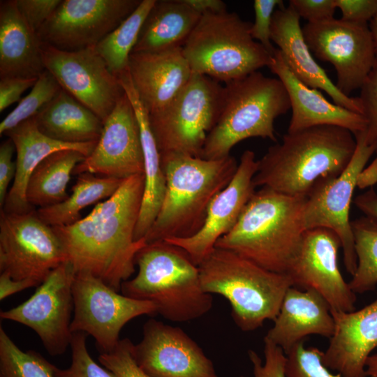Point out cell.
Here are the masks:
<instances>
[{"instance_id":"1","label":"cell","mask_w":377,"mask_h":377,"mask_svg":"<svg viewBox=\"0 0 377 377\" xmlns=\"http://www.w3.org/2000/svg\"><path fill=\"white\" fill-rule=\"evenodd\" d=\"M144 189V175L132 176L85 217L52 227L76 273H89L120 291L135 271L138 252L147 244L145 239H135Z\"/></svg>"},{"instance_id":"2","label":"cell","mask_w":377,"mask_h":377,"mask_svg":"<svg viewBox=\"0 0 377 377\" xmlns=\"http://www.w3.org/2000/svg\"><path fill=\"white\" fill-rule=\"evenodd\" d=\"M356 147L353 133L336 126L287 132L258 160L253 185L306 198L320 180L338 177L346 169Z\"/></svg>"},{"instance_id":"3","label":"cell","mask_w":377,"mask_h":377,"mask_svg":"<svg viewBox=\"0 0 377 377\" xmlns=\"http://www.w3.org/2000/svg\"><path fill=\"white\" fill-rule=\"evenodd\" d=\"M161 163L166 188L147 244L187 238L203 226L209 206L230 182L237 169L235 157L207 160L179 152H163Z\"/></svg>"},{"instance_id":"4","label":"cell","mask_w":377,"mask_h":377,"mask_svg":"<svg viewBox=\"0 0 377 377\" xmlns=\"http://www.w3.org/2000/svg\"><path fill=\"white\" fill-rule=\"evenodd\" d=\"M306 199L261 187L215 247L232 251L271 272L287 274L305 231Z\"/></svg>"},{"instance_id":"5","label":"cell","mask_w":377,"mask_h":377,"mask_svg":"<svg viewBox=\"0 0 377 377\" xmlns=\"http://www.w3.org/2000/svg\"><path fill=\"white\" fill-rule=\"evenodd\" d=\"M135 261L138 273L122 283L121 294L153 303L172 322L191 321L212 309L213 297L201 286L198 267L181 247L165 240L147 244Z\"/></svg>"},{"instance_id":"6","label":"cell","mask_w":377,"mask_h":377,"mask_svg":"<svg viewBox=\"0 0 377 377\" xmlns=\"http://www.w3.org/2000/svg\"><path fill=\"white\" fill-rule=\"evenodd\" d=\"M203 290L230 303L235 325L244 332L274 320L287 290L293 286L286 274L267 270L240 255L215 247L199 264Z\"/></svg>"},{"instance_id":"7","label":"cell","mask_w":377,"mask_h":377,"mask_svg":"<svg viewBox=\"0 0 377 377\" xmlns=\"http://www.w3.org/2000/svg\"><path fill=\"white\" fill-rule=\"evenodd\" d=\"M223 87L221 112L207 137L201 158L227 157L235 145L250 138L276 142L274 121L290 109L281 81L256 71Z\"/></svg>"},{"instance_id":"8","label":"cell","mask_w":377,"mask_h":377,"mask_svg":"<svg viewBox=\"0 0 377 377\" xmlns=\"http://www.w3.org/2000/svg\"><path fill=\"white\" fill-rule=\"evenodd\" d=\"M251 24L228 10L202 14L182 46L192 73L226 83L268 66L272 55L251 37Z\"/></svg>"},{"instance_id":"9","label":"cell","mask_w":377,"mask_h":377,"mask_svg":"<svg viewBox=\"0 0 377 377\" xmlns=\"http://www.w3.org/2000/svg\"><path fill=\"white\" fill-rule=\"evenodd\" d=\"M224 87L205 75L193 73L179 94L163 108L149 114L160 153L202 156L208 134L223 106Z\"/></svg>"},{"instance_id":"10","label":"cell","mask_w":377,"mask_h":377,"mask_svg":"<svg viewBox=\"0 0 377 377\" xmlns=\"http://www.w3.org/2000/svg\"><path fill=\"white\" fill-rule=\"evenodd\" d=\"M68 258L52 227L36 210L0 214V271L39 286Z\"/></svg>"},{"instance_id":"11","label":"cell","mask_w":377,"mask_h":377,"mask_svg":"<svg viewBox=\"0 0 377 377\" xmlns=\"http://www.w3.org/2000/svg\"><path fill=\"white\" fill-rule=\"evenodd\" d=\"M73 295L71 332L93 337L101 353L117 346L120 332L128 322L142 315L157 313L153 303L119 294L87 272L76 273Z\"/></svg>"},{"instance_id":"12","label":"cell","mask_w":377,"mask_h":377,"mask_svg":"<svg viewBox=\"0 0 377 377\" xmlns=\"http://www.w3.org/2000/svg\"><path fill=\"white\" fill-rule=\"evenodd\" d=\"M355 137L357 147L348 166L338 177L320 180L306 197L303 211L305 230L325 228L337 235L345 267L351 276L357 269V256L350 209L358 175L375 153L377 145H367L362 133Z\"/></svg>"},{"instance_id":"13","label":"cell","mask_w":377,"mask_h":377,"mask_svg":"<svg viewBox=\"0 0 377 377\" xmlns=\"http://www.w3.org/2000/svg\"><path fill=\"white\" fill-rule=\"evenodd\" d=\"M305 41L318 59L330 62L337 72V87L349 96L360 89L376 61L377 50L368 24L341 19L307 22Z\"/></svg>"},{"instance_id":"14","label":"cell","mask_w":377,"mask_h":377,"mask_svg":"<svg viewBox=\"0 0 377 377\" xmlns=\"http://www.w3.org/2000/svg\"><path fill=\"white\" fill-rule=\"evenodd\" d=\"M76 272L68 260L49 274L26 301L0 317L32 329L52 356L60 355L71 344V316L74 310L73 283Z\"/></svg>"},{"instance_id":"15","label":"cell","mask_w":377,"mask_h":377,"mask_svg":"<svg viewBox=\"0 0 377 377\" xmlns=\"http://www.w3.org/2000/svg\"><path fill=\"white\" fill-rule=\"evenodd\" d=\"M41 52L60 87L104 123L125 92L95 47L67 51L42 43Z\"/></svg>"},{"instance_id":"16","label":"cell","mask_w":377,"mask_h":377,"mask_svg":"<svg viewBox=\"0 0 377 377\" xmlns=\"http://www.w3.org/2000/svg\"><path fill=\"white\" fill-rule=\"evenodd\" d=\"M142 0H62L38 31L43 43L74 51L95 47L138 6Z\"/></svg>"},{"instance_id":"17","label":"cell","mask_w":377,"mask_h":377,"mask_svg":"<svg viewBox=\"0 0 377 377\" xmlns=\"http://www.w3.org/2000/svg\"><path fill=\"white\" fill-rule=\"evenodd\" d=\"M341 247L340 239L333 231L325 228L306 230L287 274L293 286L320 295L331 311L349 312L355 310L356 294L339 268Z\"/></svg>"},{"instance_id":"18","label":"cell","mask_w":377,"mask_h":377,"mask_svg":"<svg viewBox=\"0 0 377 377\" xmlns=\"http://www.w3.org/2000/svg\"><path fill=\"white\" fill-rule=\"evenodd\" d=\"M137 365L150 377H219L212 360L182 329L154 318L132 344Z\"/></svg>"},{"instance_id":"19","label":"cell","mask_w":377,"mask_h":377,"mask_svg":"<svg viewBox=\"0 0 377 377\" xmlns=\"http://www.w3.org/2000/svg\"><path fill=\"white\" fill-rule=\"evenodd\" d=\"M84 172L123 180L144 175L139 124L126 93L103 123L94 149L75 167L73 174Z\"/></svg>"},{"instance_id":"20","label":"cell","mask_w":377,"mask_h":377,"mask_svg":"<svg viewBox=\"0 0 377 377\" xmlns=\"http://www.w3.org/2000/svg\"><path fill=\"white\" fill-rule=\"evenodd\" d=\"M257 168L255 153L244 151L232 180L210 203L202 228L190 237L165 241L183 249L198 266L215 248L216 242L237 223L256 191L253 179Z\"/></svg>"},{"instance_id":"21","label":"cell","mask_w":377,"mask_h":377,"mask_svg":"<svg viewBox=\"0 0 377 377\" xmlns=\"http://www.w3.org/2000/svg\"><path fill=\"white\" fill-rule=\"evenodd\" d=\"M334 329L323 362L341 377H368L366 363L377 348V298L357 311H331Z\"/></svg>"},{"instance_id":"22","label":"cell","mask_w":377,"mask_h":377,"mask_svg":"<svg viewBox=\"0 0 377 377\" xmlns=\"http://www.w3.org/2000/svg\"><path fill=\"white\" fill-rule=\"evenodd\" d=\"M300 20V17L289 4L278 7L272 17L271 40L290 71L306 85L326 92L333 103L363 114L359 97H350L341 91L316 61L305 41Z\"/></svg>"},{"instance_id":"23","label":"cell","mask_w":377,"mask_h":377,"mask_svg":"<svg viewBox=\"0 0 377 377\" xmlns=\"http://www.w3.org/2000/svg\"><path fill=\"white\" fill-rule=\"evenodd\" d=\"M267 67L281 81L289 97L292 115L287 132L324 125L346 128L355 136L366 131L367 123L363 114L330 102L318 89L300 81L278 48Z\"/></svg>"},{"instance_id":"24","label":"cell","mask_w":377,"mask_h":377,"mask_svg":"<svg viewBox=\"0 0 377 377\" xmlns=\"http://www.w3.org/2000/svg\"><path fill=\"white\" fill-rule=\"evenodd\" d=\"M128 71L134 88L149 114L166 106L186 86L193 74L182 47L132 52Z\"/></svg>"},{"instance_id":"25","label":"cell","mask_w":377,"mask_h":377,"mask_svg":"<svg viewBox=\"0 0 377 377\" xmlns=\"http://www.w3.org/2000/svg\"><path fill=\"white\" fill-rule=\"evenodd\" d=\"M334 329L331 309L313 290L290 287L283 299L273 326L264 339L280 347L286 355L310 335L330 338Z\"/></svg>"},{"instance_id":"26","label":"cell","mask_w":377,"mask_h":377,"mask_svg":"<svg viewBox=\"0 0 377 377\" xmlns=\"http://www.w3.org/2000/svg\"><path fill=\"white\" fill-rule=\"evenodd\" d=\"M4 135L10 138L17 154L16 172L1 209L8 213H25L34 210L27 199V186L35 168L51 154L64 149L76 150L89 156L97 142L71 144L53 140L38 129L34 117L27 119Z\"/></svg>"},{"instance_id":"27","label":"cell","mask_w":377,"mask_h":377,"mask_svg":"<svg viewBox=\"0 0 377 377\" xmlns=\"http://www.w3.org/2000/svg\"><path fill=\"white\" fill-rule=\"evenodd\" d=\"M38 34L19 13L16 0L0 3V78L37 79L45 70Z\"/></svg>"},{"instance_id":"28","label":"cell","mask_w":377,"mask_h":377,"mask_svg":"<svg viewBox=\"0 0 377 377\" xmlns=\"http://www.w3.org/2000/svg\"><path fill=\"white\" fill-rule=\"evenodd\" d=\"M134 109L140 133L144 155L145 189L135 239H145L161 208L166 188L161 154L150 125L149 112L141 102L128 69L117 76Z\"/></svg>"},{"instance_id":"29","label":"cell","mask_w":377,"mask_h":377,"mask_svg":"<svg viewBox=\"0 0 377 377\" xmlns=\"http://www.w3.org/2000/svg\"><path fill=\"white\" fill-rule=\"evenodd\" d=\"M39 131L62 142H98L103 121L62 88L35 117Z\"/></svg>"},{"instance_id":"30","label":"cell","mask_w":377,"mask_h":377,"mask_svg":"<svg viewBox=\"0 0 377 377\" xmlns=\"http://www.w3.org/2000/svg\"><path fill=\"white\" fill-rule=\"evenodd\" d=\"M201 15L183 0H156L132 52L182 47Z\"/></svg>"},{"instance_id":"31","label":"cell","mask_w":377,"mask_h":377,"mask_svg":"<svg viewBox=\"0 0 377 377\" xmlns=\"http://www.w3.org/2000/svg\"><path fill=\"white\" fill-rule=\"evenodd\" d=\"M85 158L81 152L72 149L57 151L45 157L29 179L26 192L29 204L34 208H43L67 199L71 175Z\"/></svg>"},{"instance_id":"32","label":"cell","mask_w":377,"mask_h":377,"mask_svg":"<svg viewBox=\"0 0 377 377\" xmlns=\"http://www.w3.org/2000/svg\"><path fill=\"white\" fill-rule=\"evenodd\" d=\"M124 180L89 172L81 173L67 199L52 206L38 208L36 212L51 227L71 225L81 219L80 212L84 208L110 198Z\"/></svg>"},{"instance_id":"33","label":"cell","mask_w":377,"mask_h":377,"mask_svg":"<svg viewBox=\"0 0 377 377\" xmlns=\"http://www.w3.org/2000/svg\"><path fill=\"white\" fill-rule=\"evenodd\" d=\"M156 0H142L135 10L96 46L97 53L116 77L126 71L141 28Z\"/></svg>"},{"instance_id":"34","label":"cell","mask_w":377,"mask_h":377,"mask_svg":"<svg viewBox=\"0 0 377 377\" xmlns=\"http://www.w3.org/2000/svg\"><path fill=\"white\" fill-rule=\"evenodd\" d=\"M357 269L348 282L356 293L373 290L377 285V224L362 216L351 221Z\"/></svg>"},{"instance_id":"35","label":"cell","mask_w":377,"mask_h":377,"mask_svg":"<svg viewBox=\"0 0 377 377\" xmlns=\"http://www.w3.org/2000/svg\"><path fill=\"white\" fill-rule=\"evenodd\" d=\"M56 368L39 353L21 350L0 327V377H57Z\"/></svg>"},{"instance_id":"36","label":"cell","mask_w":377,"mask_h":377,"mask_svg":"<svg viewBox=\"0 0 377 377\" xmlns=\"http://www.w3.org/2000/svg\"><path fill=\"white\" fill-rule=\"evenodd\" d=\"M61 87L47 70L38 77L31 91L0 124V135L35 117L58 94Z\"/></svg>"},{"instance_id":"37","label":"cell","mask_w":377,"mask_h":377,"mask_svg":"<svg viewBox=\"0 0 377 377\" xmlns=\"http://www.w3.org/2000/svg\"><path fill=\"white\" fill-rule=\"evenodd\" d=\"M304 343H298L286 354V377H341L324 365L323 351L316 347H306Z\"/></svg>"},{"instance_id":"38","label":"cell","mask_w":377,"mask_h":377,"mask_svg":"<svg viewBox=\"0 0 377 377\" xmlns=\"http://www.w3.org/2000/svg\"><path fill=\"white\" fill-rule=\"evenodd\" d=\"M87 334L73 333L71 348L72 360L65 369L56 368L57 377H118L104 367L98 365L91 357L87 347Z\"/></svg>"},{"instance_id":"39","label":"cell","mask_w":377,"mask_h":377,"mask_svg":"<svg viewBox=\"0 0 377 377\" xmlns=\"http://www.w3.org/2000/svg\"><path fill=\"white\" fill-rule=\"evenodd\" d=\"M363 115L367 123L362 132L364 142L368 145L377 144V55L373 68L360 87L359 97Z\"/></svg>"},{"instance_id":"40","label":"cell","mask_w":377,"mask_h":377,"mask_svg":"<svg viewBox=\"0 0 377 377\" xmlns=\"http://www.w3.org/2000/svg\"><path fill=\"white\" fill-rule=\"evenodd\" d=\"M132 344L128 338L121 339L111 352L101 353L100 363L118 377H150L135 363L131 354Z\"/></svg>"},{"instance_id":"41","label":"cell","mask_w":377,"mask_h":377,"mask_svg":"<svg viewBox=\"0 0 377 377\" xmlns=\"http://www.w3.org/2000/svg\"><path fill=\"white\" fill-rule=\"evenodd\" d=\"M283 5L281 0H255L253 1L254 22L251 23V37L260 43L271 54L276 50L272 43L271 27L275 8Z\"/></svg>"},{"instance_id":"42","label":"cell","mask_w":377,"mask_h":377,"mask_svg":"<svg viewBox=\"0 0 377 377\" xmlns=\"http://www.w3.org/2000/svg\"><path fill=\"white\" fill-rule=\"evenodd\" d=\"M248 355L253 365V377H286V355L270 341L264 339V362L253 350Z\"/></svg>"},{"instance_id":"43","label":"cell","mask_w":377,"mask_h":377,"mask_svg":"<svg viewBox=\"0 0 377 377\" xmlns=\"http://www.w3.org/2000/svg\"><path fill=\"white\" fill-rule=\"evenodd\" d=\"M62 0H16L17 10L29 27L38 33Z\"/></svg>"},{"instance_id":"44","label":"cell","mask_w":377,"mask_h":377,"mask_svg":"<svg viewBox=\"0 0 377 377\" xmlns=\"http://www.w3.org/2000/svg\"><path fill=\"white\" fill-rule=\"evenodd\" d=\"M289 5L308 22H320L334 18V0H290Z\"/></svg>"},{"instance_id":"45","label":"cell","mask_w":377,"mask_h":377,"mask_svg":"<svg viewBox=\"0 0 377 377\" xmlns=\"http://www.w3.org/2000/svg\"><path fill=\"white\" fill-rule=\"evenodd\" d=\"M336 8L346 21L366 23L370 22L377 13V0H334Z\"/></svg>"},{"instance_id":"46","label":"cell","mask_w":377,"mask_h":377,"mask_svg":"<svg viewBox=\"0 0 377 377\" xmlns=\"http://www.w3.org/2000/svg\"><path fill=\"white\" fill-rule=\"evenodd\" d=\"M15 146L13 141L8 138L0 146V206L3 207L8 193V186L15 178L16 161H13Z\"/></svg>"},{"instance_id":"47","label":"cell","mask_w":377,"mask_h":377,"mask_svg":"<svg viewBox=\"0 0 377 377\" xmlns=\"http://www.w3.org/2000/svg\"><path fill=\"white\" fill-rule=\"evenodd\" d=\"M38 79V78H37ZM37 79L17 77L0 79V112L12 104L21 101L22 94L29 87H33Z\"/></svg>"},{"instance_id":"48","label":"cell","mask_w":377,"mask_h":377,"mask_svg":"<svg viewBox=\"0 0 377 377\" xmlns=\"http://www.w3.org/2000/svg\"><path fill=\"white\" fill-rule=\"evenodd\" d=\"M353 202L364 217L377 224V193L373 187L358 195Z\"/></svg>"},{"instance_id":"49","label":"cell","mask_w":377,"mask_h":377,"mask_svg":"<svg viewBox=\"0 0 377 377\" xmlns=\"http://www.w3.org/2000/svg\"><path fill=\"white\" fill-rule=\"evenodd\" d=\"M37 287L36 284L29 280H14L8 274H0V300L22 291L27 288Z\"/></svg>"},{"instance_id":"50","label":"cell","mask_w":377,"mask_h":377,"mask_svg":"<svg viewBox=\"0 0 377 377\" xmlns=\"http://www.w3.org/2000/svg\"><path fill=\"white\" fill-rule=\"evenodd\" d=\"M183 1L201 15L227 10L226 3L221 0H183Z\"/></svg>"},{"instance_id":"51","label":"cell","mask_w":377,"mask_h":377,"mask_svg":"<svg viewBox=\"0 0 377 377\" xmlns=\"http://www.w3.org/2000/svg\"><path fill=\"white\" fill-rule=\"evenodd\" d=\"M377 183V156L367 168L359 174L357 187L359 188H371Z\"/></svg>"},{"instance_id":"52","label":"cell","mask_w":377,"mask_h":377,"mask_svg":"<svg viewBox=\"0 0 377 377\" xmlns=\"http://www.w3.org/2000/svg\"><path fill=\"white\" fill-rule=\"evenodd\" d=\"M366 373L368 377H377V354L371 355L367 359Z\"/></svg>"},{"instance_id":"53","label":"cell","mask_w":377,"mask_h":377,"mask_svg":"<svg viewBox=\"0 0 377 377\" xmlns=\"http://www.w3.org/2000/svg\"><path fill=\"white\" fill-rule=\"evenodd\" d=\"M372 34L373 39L377 50V13L374 17L369 22V25Z\"/></svg>"},{"instance_id":"54","label":"cell","mask_w":377,"mask_h":377,"mask_svg":"<svg viewBox=\"0 0 377 377\" xmlns=\"http://www.w3.org/2000/svg\"><path fill=\"white\" fill-rule=\"evenodd\" d=\"M375 153H376V154H377V145H376V147Z\"/></svg>"}]
</instances>
